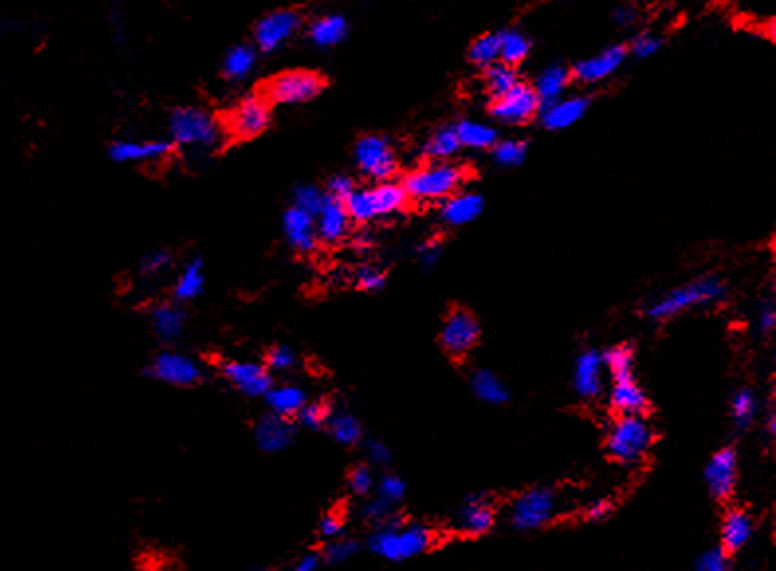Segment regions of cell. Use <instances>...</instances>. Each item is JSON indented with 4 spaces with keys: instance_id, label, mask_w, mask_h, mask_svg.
I'll use <instances>...</instances> for the list:
<instances>
[{
    "instance_id": "48",
    "label": "cell",
    "mask_w": 776,
    "mask_h": 571,
    "mask_svg": "<svg viewBox=\"0 0 776 571\" xmlns=\"http://www.w3.org/2000/svg\"><path fill=\"white\" fill-rule=\"evenodd\" d=\"M602 358H604V367L610 371L611 377L633 373V350L625 344L613 346L606 354H602Z\"/></svg>"
},
{
    "instance_id": "62",
    "label": "cell",
    "mask_w": 776,
    "mask_h": 571,
    "mask_svg": "<svg viewBox=\"0 0 776 571\" xmlns=\"http://www.w3.org/2000/svg\"><path fill=\"white\" fill-rule=\"evenodd\" d=\"M613 20L619 26H631L635 22V10L629 8V6H619L613 12Z\"/></svg>"
},
{
    "instance_id": "63",
    "label": "cell",
    "mask_w": 776,
    "mask_h": 571,
    "mask_svg": "<svg viewBox=\"0 0 776 571\" xmlns=\"http://www.w3.org/2000/svg\"><path fill=\"white\" fill-rule=\"evenodd\" d=\"M767 430L775 436L776 432V422H775V413H773V416H769V422H767Z\"/></svg>"
},
{
    "instance_id": "1",
    "label": "cell",
    "mask_w": 776,
    "mask_h": 571,
    "mask_svg": "<svg viewBox=\"0 0 776 571\" xmlns=\"http://www.w3.org/2000/svg\"><path fill=\"white\" fill-rule=\"evenodd\" d=\"M431 544V528L421 522H403L399 517L384 526L374 528L368 540V548L388 562L413 560L423 554Z\"/></svg>"
},
{
    "instance_id": "45",
    "label": "cell",
    "mask_w": 776,
    "mask_h": 571,
    "mask_svg": "<svg viewBox=\"0 0 776 571\" xmlns=\"http://www.w3.org/2000/svg\"><path fill=\"white\" fill-rule=\"evenodd\" d=\"M494 159L501 167H519L527 157V144L523 140H501L494 148Z\"/></svg>"
},
{
    "instance_id": "28",
    "label": "cell",
    "mask_w": 776,
    "mask_h": 571,
    "mask_svg": "<svg viewBox=\"0 0 776 571\" xmlns=\"http://www.w3.org/2000/svg\"><path fill=\"white\" fill-rule=\"evenodd\" d=\"M753 519L743 509H731L721 522V542L725 552H735L747 546L753 536Z\"/></svg>"
},
{
    "instance_id": "59",
    "label": "cell",
    "mask_w": 776,
    "mask_h": 571,
    "mask_svg": "<svg viewBox=\"0 0 776 571\" xmlns=\"http://www.w3.org/2000/svg\"><path fill=\"white\" fill-rule=\"evenodd\" d=\"M323 566L325 564L319 552H307L289 568V571H323Z\"/></svg>"
},
{
    "instance_id": "54",
    "label": "cell",
    "mask_w": 776,
    "mask_h": 571,
    "mask_svg": "<svg viewBox=\"0 0 776 571\" xmlns=\"http://www.w3.org/2000/svg\"><path fill=\"white\" fill-rule=\"evenodd\" d=\"M364 454L370 468H386L391 464V450L382 440H368L364 444Z\"/></svg>"
},
{
    "instance_id": "16",
    "label": "cell",
    "mask_w": 776,
    "mask_h": 571,
    "mask_svg": "<svg viewBox=\"0 0 776 571\" xmlns=\"http://www.w3.org/2000/svg\"><path fill=\"white\" fill-rule=\"evenodd\" d=\"M295 424L289 418L268 413L254 426V442L264 454H281L295 440Z\"/></svg>"
},
{
    "instance_id": "60",
    "label": "cell",
    "mask_w": 776,
    "mask_h": 571,
    "mask_svg": "<svg viewBox=\"0 0 776 571\" xmlns=\"http://www.w3.org/2000/svg\"><path fill=\"white\" fill-rule=\"evenodd\" d=\"M611 511H613V505H611V501H608V499H598V501H594L592 505H588V509H586V517L590 520H596V522H600V520H606L611 515Z\"/></svg>"
},
{
    "instance_id": "14",
    "label": "cell",
    "mask_w": 776,
    "mask_h": 571,
    "mask_svg": "<svg viewBox=\"0 0 776 571\" xmlns=\"http://www.w3.org/2000/svg\"><path fill=\"white\" fill-rule=\"evenodd\" d=\"M222 377L244 397L260 399L266 397L274 387V375L264 364L246 360H228L221 365Z\"/></svg>"
},
{
    "instance_id": "64",
    "label": "cell",
    "mask_w": 776,
    "mask_h": 571,
    "mask_svg": "<svg viewBox=\"0 0 776 571\" xmlns=\"http://www.w3.org/2000/svg\"><path fill=\"white\" fill-rule=\"evenodd\" d=\"M248 571H274L270 570V568H264V566H256V568H250Z\"/></svg>"
},
{
    "instance_id": "11",
    "label": "cell",
    "mask_w": 776,
    "mask_h": 571,
    "mask_svg": "<svg viewBox=\"0 0 776 571\" xmlns=\"http://www.w3.org/2000/svg\"><path fill=\"white\" fill-rule=\"evenodd\" d=\"M480 336L482 328L474 314L464 309H454L446 314L441 328V346L448 356L464 358L478 346Z\"/></svg>"
},
{
    "instance_id": "52",
    "label": "cell",
    "mask_w": 776,
    "mask_h": 571,
    "mask_svg": "<svg viewBox=\"0 0 776 571\" xmlns=\"http://www.w3.org/2000/svg\"><path fill=\"white\" fill-rule=\"evenodd\" d=\"M344 515H340L338 511H329L327 515H323V519L319 520V536L323 542H331L336 540L340 536H344Z\"/></svg>"
},
{
    "instance_id": "49",
    "label": "cell",
    "mask_w": 776,
    "mask_h": 571,
    "mask_svg": "<svg viewBox=\"0 0 776 571\" xmlns=\"http://www.w3.org/2000/svg\"><path fill=\"white\" fill-rule=\"evenodd\" d=\"M331 415V409L323 403H307L297 418V424L301 428H307V430H323L327 426V420Z\"/></svg>"
},
{
    "instance_id": "33",
    "label": "cell",
    "mask_w": 776,
    "mask_h": 571,
    "mask_svg": "<svg viewBox=\"0 0 776 571\" xmlns=\"http://www.w3.org/2000/svg\"><path fill=\"white\" fill-rule=\"evenodd\" d=\"M256 63H258V53L252 46H246V44L234 46L232 50H228L222 61V75L232 83L246 81L254 73Z\"/></svg>"
},
{
    "instance_id": "4",
    "label": "cell",
    "mask_w": 776,
    "mask_h": 571,
    "mask_svg": "<svg viewBox=\"0 0 776 571\" xmlns=\"http://www.w3.org/2000/svg\"><path fill=\"white\" fill-rule=\"evenodd\" d=\"M723 297H725V285L720 277H702L686 285H680L670 293H666L665 297L653 301L645 309V314L655 322H665L680 312L714 305Z\"/></svg>"
},
{
    "instance_id": "42",
    "label": "cell",
    "mask_w": 776,
    "mask_h": 571,
    "mask_svg": "<svg viewBox=\"0 0 776 571\" xmlns=\"http://www.w3.org/2000/svg\"><path fill=\"white\" fill-rule=\"evenodd\" d=\"M759 413V403L757 397L751 389H741L735 393L731 401V416L739 428H747L755 422Z\"/></svg>"
},
{
    "instance_id": "61",
    "label": "cell",
    "mask_w": 776,
    "mask_h": 571,
    "mask_svg": "<svg viewBox=\"0 0 776 571\" xmlns=\"http://www.w3.org/2000/svg\"><path fill=\"white\" fill-rule=\"evenodd\" d=\"M759 330L761 332H773L776 326V312L773 307H765L763 311L759 312Z\"/></svg>"
},
{
    "instance_id": "47",
    "label": "cell",
    "mask_w": 776,
    "mask_h": 571,
    "mask_svg": "<svg viewBox=\"0 0 776 571\" xmlns=\"http://www.w3.org/2000/svg\"><path fill=\"white\" fill-rule=\"evenodd\" d=\"M376 479L378 477H376L374 469L370 468L368 464H358L348 473V489L352 491V495L366 499L374 493Z\"/></svg>"
},
{
    "instance_id": "26",
    "label": "cell",
    "mask_w": 776,
    "mask_h": 571,
    "mask_svg": "<svg viewBox=\"0 0 776 571\" xmlns=\"http://www.w3.org/2000/svg\"><path fill=\"white\" fill-rule=\"evenodd\" d=\"M484 212V197L470 191H458L444 199L441 218L448 226H464L480 218Z\"/></svg>"
},
{
    "instance_id": "2",
    "label": "cell",
    "mask_w": 776,
    "mask_h": 571,
    "mask_svg": "<svg viewBox=\"0 0 776 571\" xmlns=\"http://www.w3.org/2000/svg\"><path fill=\"white\" fill-rule=\"evenodd\" d=\"M169 134L177 146L211 152L221 148L226 128L205 108L179 106L169 116Z\"/></svg>"
},
{
    "instance_id": "35",
    "label": "cell",
    "mask_w": 776,
    "mask_h": 571,
    "mask_svg": "<svg viewBox=\"0 0 776 571\" xmlns=\"http://www.w3.org/2000/svg\"><path fill=\"white\" fill-rule=\"evenodd\" d=\"M472 393L490 405H503L509 399V391L503 381L490 369H478L470 379Z\"/></svg>"
},
{
    "instance_id": "29",
    "label": "cell",
    "mask_w": 776,
    "mask_h": 571,
    "mask_svg": "<svg viewBox=\"0 0 776 571\" xmlns=\"http://www.w3.org/2000/svg\"><path fill=\"white\" fill-rule=\"evenodd\" d=\"M570 81H572L570 69L560 65V63H553L547 69H543L533 85V89L541 101V108L560 101L562 95L566 93Z\"/></svg>"
},
{
    "instance_id": "5",
    "label": "cell",
    "mask_w": 776,
    "mask_h": 571,
    "mask_svg": "<svg viewBox=\"0 0 776 571\" xmlns=\"http://www.w3.org/2000/svg\"><path fill=\"white\" fill-rule=\"evenodd\" d=\"M653 440V426L645 416L619 415L611 424L606 448L615 462L637 464L649 454Z\"/></svg>"
},
{
    "instance_id": "41",
    "label": "cell",
    "mask_w": 776,
    "mask_h": 571,
    "mask_svg": "<svg viewBox=\"0 0 776 571\" xmlns=\"http://www.w3.org/2000/svg\"><path fill=\"white\" fill-rule=\"evenodd\" d=\"M468 59L486 69L494 63L499 61V32H490V34H484L480 38H476L472 44H470V50H468Z\"/></svg>"
},
{
    "instance_id": "39",
    "label": "cell",
    "mask_w": 776,
    "mask_h": 571,
    "mask_svg": "<svg viewBox=\"0 0 776 571\" xmlns=\"http://www.w3.org/2000/svg\"><path fill=\"white\" fill-rule=\"evenodd\" d=\"M519 83L521 81H519L517 69L511 65H505V63L498 61V63L484 69V85H486V91L492 95V99H499V97L507 95Z\"/></svg>"
},
{
    "instance_id": "56",
    "label": "cell",
    "mask_w": 776,
    "mask_h": 571,
    "mask_svg": "<svg viewBox=\"0 0 776 571\" xmlns=\"http://www.w3.org/2000/svg\"><path fill=\"white\" fill-rule=\"evenodd\" d=\"M661 46H663V40H661L659 36L647 34V32H645V34H641V36L635 38V42H633V46H631V52H633L635 57H639V59H647V57H651V55H655V53L659 52Z\"/></svg>"
},
{
    "instance_id": "31",
    "label": "cell",
    "mask_w": 776,
    "mask_h": 571,
    "mask_svg": "<svg viewBox=\"0 0 776 571\" xmlns=\"http://www.w3.org/2000/svg\"><path fill=\"white\" fill-rule=\"evenodd\" d=\"M348 36V20L342 14H327L317 18L309 28V38L319 48H333Z\"/></svg>"
},
{
    "instance_id": "34",
    "label": "cell",
    "mask_w": 776,
    "mask_h": 571,
    "mask_svg": "<svg viewBox=\"0 0 776 571\" xmlns=\"http://www.w3.org/2000/svg\"><path fill=\"white\" fill-rule=\"evenodd\" d=\"M325 428L331 434L334 442L340 446H356L364 438V428H362L358 416H354L348 411H331Z\"/></svg>"
},
{
    "instance_id": "40",
    "label": "cell",
    "mask_w": 776,
    "mask_h": 571,
    "mask_svg": "<svg viewBox=\"0 0 776 571\" xmlns=\"http://www.w3.org/2000/svg\"><path fill=\"white\" fill-rule=\"evenodd\" d=\"M360 552V544L354 538L340 536L331 542H325V546L319 550L325 566H342L350 562Z\"/></svg>"
},
{
    "instance_id": "19",
    "label": "cell",
    "mask_w": 776,
    "mask_h": 571,
    "mask_svg": "<svg viewBox=\"0 0 776 571\" xmlns=\"http://www.w3.org/2000/svg\"><path fill=\"white\" fill-rule=\"evenodd\" d=\"M283 234L289 246L299 254H309L319 244L315 216L299 208L289 207L283 214Z\"/></svg>"
},
{
    "instance_id": "55",
    "label": "cell",
    "mask_w": 776,
    "mask_h": 571,
    "mask_svg": "<svg viewBox=\"0 0 776 571\" xmlns=\"http://www.w3.org/2000/svg\"><path fill=\"white\" fill-rule=\"evenodd\" d=\"M354 191H356V185H354L352 177H348V175L338 173V175H333L329 179L327 197H331V199H336L340 203H346Z\"/></svg>"
},
{
    "instance_id": "37",
    "label": "cell",
    "mask_w": 776,
    "mask_h": 571,
    "mask_svg": "<svg viewBox=\"0 0 776 571\" xmlns=\"http://www.w3.org/2000/svg\"><path fill=\"white\" fill-rule=\"evenodd\" d=\"M460 148L454 126H443L421 146V154L431 161H446L456 156Z\"/></svg>"
},
{
    "instance_id": "9",
    "label": "cell",
    "mask_w": 776,
    "mask_h": 571,
    "mask_svg": "<svg viewBox=\"0 0 776 571\" xmlns=\"http://www.w3.org/2000/svg\"><path fill=\"white\" fill-rule=\"evenodd\" d=\"M558 507L555 491L547 487H533L525 493H521L511 509L509 520L511 526L521 532H531L537 528H543L549 520H553Z\"/></svg>"
},
{
    "instance_id": "10",
    "label": "cell",
    "mask_w": 776,
    "mask_h": 571,
    "mask_svg": "<svg viewBox=\"0 0 776 571\" xmlns=\"http://www.w3.org/2000/svg\"><path fill=\"white\" fill-rule=\"evenodd\" d=\"M270 104L260 95H248L236 104L226 118V132L236 140H252L270 126Z\"/></svg>"
},
{
    "instance_id": "7",
    "label": "cell",
    "mask_w": 776,
    "mask_h": 571,
    "mask_svg": "<svg viewBox=\"0 0 776 571\" xmlns=\"http://www.w3.org/2000/svg\"><path fill=\"white\" fill-rule=\"evenodd\" d=\"M325 89V79L317 71L293 69L272 77L264 87L268 104H301L317 99Z\"/></svg>"
},
{
    "instance_id": "25",
    "label": "cell",
    "mask_w": 776,
    "mask_h": 571,
    "mask_svg": "<svg viewBox=\"0 0 776 571\" xmlns=\"http://www.w3.org/2000/svg\"><path fill=\"white\" fill-rule=\"evenodd\" d=\"M610 405L619 415H643L647 409V395L637 383L635 375L611 377Z\"/></svg>"
},
{
    "instance_id": "30",
    "label": "cell",
    "mask_w": 776,
    "mask_h": 571,
    "mask_svg": "<svg viewBox=\"0 0 776 571\" xmlns=\"http://www.w3.org/2000/svg\"><path fill=\"white\" fill-rule=\"evenodd\" d=\"M150 320L156 336L166 344L177 342L185 330V312L175 305L154 307L150 312Z\"/></svg>"
},
{
    "instance_id": "38",
    "label": "cell",
    "mask_w": 776,
    "mask_h": 571,
    "mask_svg": "<svg viewBox=\"0 0 776 571\" xmlns=\"http://www.w3.org/2000/svg\"><path fill=\"white\" fill-rule=\"evenodd\" d=\"M531 53V40L519 30L499 32V61L505 65H519Z\"/></svg>"
},
{
    "instance_id": "18",
    "label": "cell",
    "mask_w": 776,
    "mask_h": 571,
    "mask_svg": "<svg viewBox=\"0 0 776 571\" xmlns=\"http://www.w3.org/2000/svg\"><path fill=\"white\" fill-rule=\"evenodd\" d=\"M737 468H739V458L733 448H723L716 452L704 471L708 491L716 499H727L737 483Z\"/></svg>"
},
{
    "instance_id": "50",
    "label": "cell",
    "mask_w": 776,
    "mask_h": 571,
    "mask_svg": "<svg viewBox=\"0 0 776 571\" xmlns=\"http://www.w3.org/2000/svg\"><path fill=\"white\" fill-rule=\"evenodd\" d=\"M295 365H297L295 352L283 344L274 346L266 356V367L270 369V373H287V371H293Z\"/></svg>"
},
{
    "instance_id": "13",
    "label": "cell",
    "mask_w": 776,
    "mask_h": 571,
    "mask_svg": "<svg viewBox=\"0 0 776 571\" xmlns=\"http://www.w3.org/2000/svg\"><path fill=\"white\" fill-rule=\"evenodd\" d=\"M490 112L501 124L521 126L531 122L541 112V101L533 85L519 83L507 95L494 99Z\"/></svg>"
},
{
    "instance_id": "12",
    "label": "cell",
    "mask_w": 776,
    "mask_h": 571,
    "mask_svg": "<svg viewBox=\"0 0 776 571\" xmlns=\"http://www.w3.org/2000/svg\"><path fill=\"white\" fill-rule=\"evenodd\" d=\"M146 373L171 387H193L203 379V367L187 354L166 350L158 354L146 369Z\"/></svg>"
},
{
    "instance_id": "57",
    "label": "cell",
    "mask_w": 776,
    "mask_h": 571,
    "mask_svg": "<svg viewBox=\"0 0 776 571\" xmlns=\"http://www.w3.org/2000/svg\"><path fill=\"white\" fill-rule=\"evenodd\" d=\"M171 265V256L166 250H152L150 254L144 256L142 260V271L146 275H160Z\"/></svg>"
},
{
    "instance_id": "3",
    "label": "cell",
    "mask_w": 776,
    "mask_h": 571,
    "mask_svg": "<svg viewBox=\"0 0 776 571\" xmlns=\"http://www.w3.org/2000/svg\"><path fill=\"white\" fill-rule=\"evenodd\" d=\"M464 177V167L452 161H431L407 173L401 185L407 193V199L419 203L444 201L450 195L458 193L460 185L464 183Z\"/></svg>"
},
{
    "instance_id": "17",
    "label": "cell",
    "mask_w": 776,
    "mask_h": 571,
    "mask_svg": "<svg viewBox=\"0 0 776 571\" xmlns=\"http://www.w3.org/2000/svg\"><path fill=\"white\" fill-rule=\"evenodd\" d=\"M627 59V48L625 46H610L588 59H582L574 65L570 71L572 77L584 85L600 83L604 79L611 77Z\"/></svg>"
},
{
    "instance_id": "43",
    "label": "cell",
    "mask_w": 776,
    "mask_h": 571,
    "mask_svg": "<svg viewBox=\"0 0 776 571\" xmlns=\"http://www.w3.org/2000/svg\"><path fill=\"white\" fill-rule=\"evenodd\" d=\"M360 517L364 522L372 524L374 528L378 526H384L391 520L397 519L395 515V507L389 505L386 501H382L380 497H366V503L360 507Z\"/></svg>"
},
{
    "instance_id": "15",
    "label": "cell",
    "mask_w": 776,
    "mask_h": 571,
    "mask_svg": "<svg viewBox=\"0 0 776 571\" xmlns=\"http://www.w3.org/2000/svg\"><path fill=\"white\" fill-rule=\"evenodd\" d=\"M301 28V14L291 8H281L260 18L254 28V42L258 50L272 53L285 46Z\"/></svg>"
},
{
    "instance_id": "8",
    "label": "cell",
    "mask_w": 776,
    "mask_h": 571,
    "mask_svg": "<svg viewBox=\"0 0 776 571\" xmlns=\"http://www.w3.org/2000/svg\"><path fill=\"white\" fill-rule=\"evenodd\" d=\"M354 161L362 175L376 183H386L399 167L395 148L386 136L368 134L362 136L354 146Z\"/></svg>"
},
{
    "instance_id": "24",
    "label": "cell",
    "mask_w": 776,
    "mask_h": 571,
    "mask_svg": "<svg viewBox=\"0 0 776 571\" xmlns=\"http://www.w3.org/2000/svg\"><path fill=\"white\" fill-rule=\"evenodd\" d=\"M350 214L346 205L327 197L321 210L315 214V226L317 236L325 244H338L342 238H346L350 230Z\"/></svg>"
},
{
    "instance_id": "51",
    "label": "cell",
    "mask_w": 776,
    "mask_h": 571,
    "mask_svg": "<svg viewBox=\"0 0 776 571\" xmlns=\"http://www.w3.org/2000/svg\"><path fill=\"white\" fill-rule=\"evenodd\" d=\"M356 283L362 291H382L386 287V273L374 265H362L356 271Z\"/></svg>"
},
{
    "instance_id": "22",
    "label": "cell",
    "mask_w": 776,
    "mask_h": 571,
    "mask_svg": "<svg viewBox=\"0 0 776 571\" xmlns=\"http://www.w3.org/2000/svg\"><path fill=\"white\" fill-rule=\"evenodd\" d=\"M173 144L166 140H118L111 144L109 156L116 163H146L169 156Z\"/></svg>"
},
{
    "instance_id": "21",
    "label": "cell",
    "mask_w": 776,
    "mask_h": 571,
    "mask_svg": "<svg viewBox=\"0 0 776 571\" xmlns=\"http://www.w3.org/2000/svg\"><path fill=\"white\" fill-rule=\"evenodd\" d=\"M496 522V507L492 499L484 493H474L466 497V501L458 509L456 526L464 530L466 534H484L488 532Z\"/></svg>"
},
{
    "instance_id": "46",
    "label": "cell",
    "mask_w": 776,
    "mask_h": 571,
    "mask_svg": "<svg viewBox=\"0 0 776 571\" xmlns=\"http://www.w3.org/2000/svg\"><path fill=\"white\" fill-rule=\"evenodd\" d=\"M405 493H407V485H405V481L399 475L384 473V475H380L376 479V487H374L372 495L380 497L382 501H386V503L395 507L405 497Z\"/></svg>"
},
{
    "instance_id": "32",
    "label": "cell",
    "mask_w": 776,
    "mask_h": 571,
    "mask_svg": "<svg viewBox=\"0 0 776 571\" xmlns=\"http://www.w3.org/2000/svg\"><path fill=\"white\" fill-rule=\"evenodd\" d=\"M458 142L462 148L470 150H490L498 144V130L490 124L476 120H462L454 126Z\"/></svg>"
},
{
    "instance_id": "6",
    "label": "cell",
    "mask_w": 776,
    "mask_h": 571,
    "mask_svg": "<svg viewBox=\"0 0 776 571\" xmlns=\"http://www.w3.org/2000/svg\"><path fill=\"white\" fill-rule=\"evenodd\" d=\"M407 193L403 185L386 181L378 183L374 187L356 189L350 199L344 203L352 220L356 222H372L378 218H386L391 214H397L407 205Z\"/></svg>"
},
{
    "instance_id": "27",
    "label": "cell",
    "mask_w": 776,
    "mask_h": 571,
    "mask_svg": "<svg viewBox=\"0 0 776 571\" xmlns=\"http://www.w3.org/2000/svg\"><path fill=\"white\" fill-rule=\"evenodd\" d=\"M264 399H266L270 413L289 418V420L299 415V411L309 403L307 391L299 385H293V383L274 385Z\"/></svg>"
},
{
    "instance_id": "58",
    "label": "cell",
    "mask_w": 776,
    "mask_h": 571,
    "mask_svg": "<svg viewBox=\"0 0 776 571\" xmlns=\"http://www.w3.org/2000/svg\"><path fill=\"white\" fill-rule=\"evenodd\" d=\"M417 258L423 263L425 269H433L439 265V261L443 258V250L437 242H425L417 248Z\"/></svg>"
},
{
    "instance_id": "53",
    "label": "cell",
    "mask_w": 776,
    "mask_h": 571,
    "mask_svg": "<svg viewBox=\"0 0 776 571\" xmlns=\"http://www.w3.org/2000/svg\"><path fill=\"white\" fill-rule=\"evenodd\" d=\"M696 571H731L727 552L723 548H712L704 552L696 562Z\"/></svg>"
},
{
    "instance_id": "23",
    "label": "cell",
    "mask_w": 776,
    "mask_h": 571,
    "mask_svg": "<svg viewBox=\"0 0 776 571\" xmlns=\"http://www.w3.org/2000/svg\"><path fill=\"white\" fill-rule=\"evenodd\" d=\"M588 110H590L588 97H568V99L562 97L560 101L541 108V122L547 130L560 132L580 122L588 114Z\"/></svg>"
},
{
    "instance_id": "44",
    "label": "cell",
    "mask_w": 776,
    "mask_h": 571,
    "mask_svg": "<svg viewBox=\"0 0 776 571\" xmlns=\"http://www.w3.org/2000/svg\"><path fill=\"white\" fill-rule=\"evenodd\" d=\"M325 199H327V193L323 189H319L317 185H299L293 189V195H291L293 205L291 207L305 210V212L315 216L323 207Z\"/></svg>"
},
{
    "instance_id": "20",
    "label": "cell",
    "mask_w": 776,
    "mask_h": 571,
    "mask_svg": "<svg viewBox=\"0 0 776 571\" xmlns=\"http://www.w3.org/2000/svg\"><path fill=\"white\" fill-rule=\"evenodd\" d=\"M604 358L596 350H586L574 364V389L582 399H596L604 391Z\"/></svg>"
},
{
    "instance_id": "36",
    "label": "cell",
    "mask_w": 776,
    "mask_h": 571,
    "mask_svg": "<svg viewBox=\"0 0 776 571\" xmlns=\"http://www.w3.org/2000/svg\"><path fill=\"white\" fill-rule=\"evenodd\" d=\"M205 289V273H203V263L199 260L189 261L177 281H175V287H173V295L177 301L185 303V301H193L197 299Z\"/></svg>"
}]
</instances>
